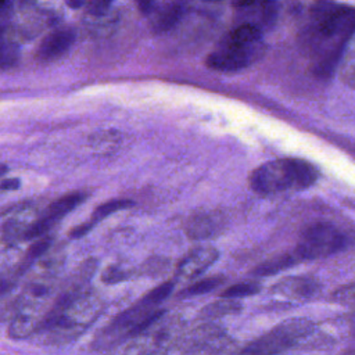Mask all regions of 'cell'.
Segmentation results:
<instances>
[{"mask_svg":"<svg viewBox=\"0 0 355 355\" xmlns=\"http://www.w3.org/2000/svg\"><path fill=\"white\" fill-rule=\"evenodd\" d=\"M355 33V7L333 0H315L301 33V46L312 72L327 78L337 69L347 43Z\"/></svg>","mask_w":355,"mask_h":355,"instance_id":"6da1fadb","label":"cell"},{"mask_svg":"<svg viewBox=\"0 0 355 355\" xmlns=\"http://www.w3.org/2000/svg\"><path fill=\"white\" fill-rule=\"evenodd\" d=\"M319 179V169L301 158H277L255 168L248 183L261 196L300 191L311 187Z\"/></svg>","mask_w":355,"mask_h":355,"instance_id":"7a4b0ae2","label":"cell"},{"mask_svg":"<svg viewBox=\"0 0 355 355\" xmlns=\"http://www.w3.org/2000/svg\"><path fill=\"white\" fill-rule=\"evenodd\" d=\"M265 50L262 29L244 22L222 37L205 62L208 68L218 72H239L258 62Z\"/></svg>","mask_w":355,"mask_h":355,"instance_id":"3957f363","label":"cell"},{"mask_svg":"<svg viewBox=\"0 0 355 355\" xmlns=\"http://www.w3.org/2000/svg\"><path fill=\"white\" fill-rule=\"evenodd\" d=\"M348 244L349 237L343 229L329 222H318L302 232L294 251L305 262L340 252Z\"/></svg>","mask_w":355,"mask_h":355,"instance_id":"277c9868","label":"cell"},{"mask_svg":"<svg viewBox=\"0 0 355 355\" xmlns=\"http://www.w3.org/2000/svg\"><path fill=\"white\" fill-rule=\"evenodd\" d=\"M313 323L308 319H290L257 338L247 348H244L243 352L254 355L280 354L291 349L302 340L309 337L313 333Z\"/></svg>","mask_w":355,"mask_h":355,"instance_id":"5b68a950","label":"cell"},{"mask_svg":"<svg viewBox=\"0 0 355 355\" xmlns=\"http://www.w3.org/2000/svg\"><path fill=\"white\" fill-rule=\"evenodd\" d=\"M86 196L83 193H69L54 202H51L43 212V215L32 222L28 229L25 230L24 240H33L44 236L61 218H64L67 214H69L72 209H75L80 202H83Z\"/></svg>","mask_w":355,"mask_h":355,"instance_id":"8992f818","label":"cell"},{"mask_svg":"<svg viewBox=\"0 0 355 355\" xmlns=\"http://www.w3.org/2000/svg\"><path fill=\"white\" fill-rule=\"evenodd\" d=\"M75 31L72 28H57L47 33L36 49V58L42 62L55 61L62 57L75 42Z\"/></svg>","mask_w":355,"mask_h":355,"instance_id":"52a82bcc","label":"cell"},{"mask_svg":"<svg viewBox=\"0 0 355 355\" xmlns=\"http://www.w3.org/2000/svg\"><path fill=\"white\" fill-rule=\"evenodd\" d=\"M219 257L214 247H198L190 251L176 266V275L184 279H193L202 275Z\"/></svg>","mask_w":355,"mask_h":355,"instance_id":"ba28073f","label":"cell"},{"mask_svg":"<svg viewBox=\"0 0 355 355\" xmlns=\"http://www.w3.org/2000/svg\"><path fill=\"white\" fill-rule=\"evenodd\" d=\"M319 286V282L311 276H290L273 284L270 291L286 298L306 300L318 293Z\"/></svg>","mask_w":355,"mask_h":355,"instance_id":"9c48e42d","label":"cell"},{"mask_svg":"<svg viewBox=\"0 0 355 355\" xmlns=\"http://www.w3.org/2000/svg\"><path fill=\"white\" fill-rule=\"evenodd\" d=\"M225 227V218L219 212H201L193 215L187 225V236L193 240H205L218 236Z\"/></svg>","mask_w":355,"mask_h":355,"instance_id":"30bf717a","label":"cell"},{"mask_svg":"<svg viewBox=\"0 0 355 355\" xmlns=\"http://www.w3.org/2000/svg\"><path fill=\"white\" fill-rule=\"evenodd\" d=\"M187 10V4L184 0H173L165 3L161 8H158L153 17L151 25L155 32H166L172 29L184 15Z\"/></svg>","mask_w":355,"mask_h":355,"instance_id":"8fae6325","label":"cell"},{"mask_svg":"<svg viewBox=\"0 0 355 355\" xmlns=\"http://www.w3.org/2000/svg\"><path fill=\"white\" fill-rule=\"evenodd\" d=\"M301 258L298 257V254L293 250L288 251L286 254H280L277 257L269 258L268 261L259 263L258 266H255L251 272V275L254 276H270V275H276L287 268H293L297 263H301Z\"/></svg>","mask_w":355,"mask_h":355,"instance_id":"7c38bea8","label":"cell"},{"mask_svg":"<svg viewBox=\"0 0 355 355\" xmlns=\"http://www.w3.org/2000/svg\"><path fill=\"white\" fill-rule=\"evenodd\" d=\"M337 71L341 82L348 87L355 89V33L344 49Z\"/></svg>","mask_w":355,"mask_h":355,"instance_id":"4fadbf2b","label":"cell"},{"mask_svg":"<svg viewBox=\"0 0 355 355\" xmlns=\"http://www.w3.org/2000/svg\"><path fill=\"white\" fill-rule=\"evenodd\" d=\"M135 202L132 200H126V198H118V200H111V201H107L104 204H100L92 214L90 216V222L93 225H96L97 222L103 220L104 218L110 216L111 214L114 212H118V211H122V209H126V208H130L133 207Z\"/></svg>","mask_w":355,"mask_h":355,"instance_id":"5bb4252c","label":"cell"},{"mask_svg":"<svg viewBox=\"0 0 355 355\" xmlns=\"http://www.w3.org/2000/svg\"><path fill=\"white\" fill-rule=\"evenodd\" d=\"M223 282H225L223 276H211V277H207V279H201V280L196 282L194 284L189 286L182 293V295L183 297H191V295L207 294V293H211L212 290L218 288Z\"/></svg>","mask_w":355,"mask_h":355,"instance_id":"9a60e30c","label":"cell"},{"mask_svg":"<svg viewBox=\"0 0 355 355\" xmlns=\"http://www.w3.org/2000/svg\"><path fill=\"white\" fill-rule=\"evenodd\" d=\"M261 286L255 282H243V283H237L233 284L230 287H227L226 290H223L220 293L222 298H232V300H237V298H244V297H250L254 295L257 293H259Z\"/></svg>","mask_w":355,"mask_h":355,"instance_id":"2e32d148","label":"cell"},{"mask_svg":"<svg viewBox=\"0 0 355 355\" xmlns=\"http://www.w3.org/2000/svg\"><path fill=\"white\" fill-rule=\"evenodd\" d=\"M241 309V305L233 301L232 298H223L222 301L214 302L208 305L207 308L202 309V315L207 318H216V316H223L229 313H236Z\"/></svg>","mask_w":355,"mask_h":355,"instance_id":"e0dca14e","label":"cell"},{"mask_svg":"<svg viewBox=\"0 0 355 355\" xmlns=\"http://www.w3.org/2000/svg\"><path fill=\"white\" fill-rule=\"evenodd\" d=\"M18 58H19L18 46L8 39H0V69H7L14 67L18 62Z\"/></svg>","mask_w":355,"mask_h":355,"instance_id":"ac0fdd59","label":"cell"},{"mask_svg":"<svg viewBox=\"0 0 355 355\" xmlns=\"http://www.w3.org/2000/svg\"><path fill=\"white\" fill-rule=\"evenodd\" d=\"M35 329H36V322L29 315H21L10 324L8 331L12 338H24L32 334Z\"/></svg>","mask_w":355,"mask_h":355,"instance_id":"d6986e66","label":"cell"},{"mask_svg":"<svg viewBox=\"0 0 355 355\" xmlns=\"http://www.w3.org/2000/svg\"><path fill=\"white\" fill-rule=\"evenodd\" d=\"M50 245H51L50 237H43V236L39 237V240L29 247V250L21 263V270H25L35 259H37L40 255H43L49 250Z\"/></svg>","mask_w":355,"mask_h":355,"instance_id":"ffe728a7","label":"cell"},{"mask_svg":"<svg viewBox=\"0 0 355 355\" xmlns=\"http://www.w3.org/2000/svg\"><path fill=\"white\" fill-rule=\"evenodd\" d=\"M331 301L336 302V304L344 305V306L355 308V282L338 287L333 293Z\"/></svg>","mask_w":355,"mask_h":355,"instance_id":"44dd1931","label":"cell"},{"mask_svg":"<svg viewBox=\"0 0 355 355\" xmlns=\"http://www.w3.org/2000/svg\"><path fill=\"white\" fill-rule=\"evenodd\" d=\"M173 287H175V283H173V282H165V283L157 286L155 288H153L150 293H147V294L143 297V300H144L147 304H150L151 306H155V305L161 304V302L172 293Z\"/></svg>","mask_w":355,"mask_h":355,"instance_id":"7402d4cb","label":"cell"},{"mask_svg":"<svg viewBox=\"0 0 355 355\" xmlns=\"http://www.w3.org/2000/svg\"><path fill=\"white\" fill-rule=\"evenodd\" d=\"M129 273L123 270L121 266H110L107 270H104L101 280L107 284H115L125 279H128Z\"/></svg>","mask_w":355,"mask_h":355,"instance_id":"603a6c76","label":"cell"},{"mask_svg":"<svg viewBox=\"0 0 355 355\" xmlns=\"http://www.w3.org/2000/svg\"><path fill=\"white\" fill-rule=\"evenodd\" d=\"M111 3H112V0H89L87 7H89L90 14L104 15L108 11Z\"/></svg>","mask_w":355,"mask_h":355,"instance_id":"cb8c5ba5","label":"cell"},{"mask_svg":"<svg viewBox=\"0 0 355 355\" xmlns=\"http://www.w3.org/2000/svg\"><path fill=\"white\" fill-rule=\"evenodd\" d=\"M93 226H94V225H93L90 220H87V222H85V223H82V225L73 227V229L71 230L69 236H71V239H80V237H83L85 234H87V233L92 230Z\"/></svg>","mask_w":355,"mask_h":355,"instance_id":"d4e9b609","label":"cell"},{"mask_svg":"<svg viewBox=\"0 0 355 355\" xmlns=\"http://www.w3.org/2000/svg\"><path fill=\"white\" fill-rule=\"evenodd\" d=\"M19 187V180L15 179V178H8V179H4L1 183H0V189L1 190H15Z\"/></svg>","mask_w":355,"mask_h":355,"instance_id":"484cf974","label":"cell"},{"mask_svg":"<svg viewBox=\"0 0 355 355\" xmlns=\"http://www.w3.org/2000/svg\"><path fill=\"white\" fill-rule=\"evenodd\" d=\"M137 7L140 8L141 12L147 14V12H151L153 7H154V0H135Z\"/></svg>","mask_w":355,"mask_h":355,"instance_id":"4316f807","label":"cell"},{"mask_svg":"<svg viewBox=\"0 0 355 355\" xmlns=\"http://www.w3.org/2000/svg\"><path fill=\"white\" fill-rule=\"evenodd\" d=\"M258 0H232L233 6L234 7H239V8H248L251 6H254Z\"/></svg>","mask_w":355,"mask_h":355,"instance_id":"83f0119b","label":"cell"},{"mask_svg":"<svg viewBox=\"0 0 355 355\" xmlns=\"http://www.w3.org/2000/svg\"><path fill=\"white\" fill-rule=\"evenodd\" d=\"M8 283H6V282H0V295H3L7 290H8Z\"/></svg>","mask_w":355,"mask_h":355,"instance_id":"f1b7e54d","label":"cell"},{"mask_svg":"<svg viewBox=\"0 0 355 355\" xmlns=\"http://www.w3.org/2000/svg\"><path fill=\"white\" fill-rule=\"evenodd\" d=\"M7 171H8L7 165H6V164H0V176L6 175V173H7Z\"/></svg>","mask_w":355,"mask_h":355,"instance_id":"f546056e","label":"cell"},{"mask_svg":"<svg viewBox=\"0 0 355 355\" xmlns=\"http://www.w3.org/2000/svg\"><path fill=\"white\" fill-rule=\"evenodd\" d=\"M208 1H216V0H208Z\"/></svg>","mask_w":355,"mask_h":355,"instance_id":"4dcf8cb0","label":"cell"}]
</instances>
